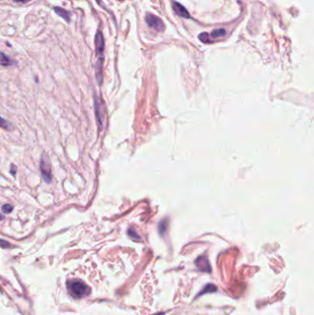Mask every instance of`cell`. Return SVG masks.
Listing matches in <instances>:
<instances>
[{
  "label": "cell",
  "instance_id": "cell-1",
  "mask_svg": "<svg viewBox=\"0 0 314 315\" xmlns=\"http://www.w3.org/2000/svg\"><path fill=\"white\" fill-rule=\"evenodd\" d=\"M68 293L74 298H81L89 295L90 288L89 286L79 279H70L66 282Z\"/></svg>",
  "mask_w": 314,
  "mask_h": 315
},
{
  "label": "cell",
  "instance_id": "cell-2",
  "mask_svg": "<svg viewBox=\"0 0 314 315\" xmlns=\"http://www.w3.org/2000/svg\"><path fill=\"white\" fill-rule=\"evenodd\" d=\"M40 170H41L43 181L46 183H50L52 182V167H51L48 155L45 152H43V155H42L41 163H40Z\"/></svg>",
  "mask_w": 314,
  "mask_h": 315
},
{
  "label": "cell",
  "instance_id": "cell-3",
  "mask_svg": "<svg viewBox=\"0 0 314 315\" xmlns=\"http://www.w3.org/2000/svg\"><path fill=\"white\" fill-rule=\"evenodd\" d=\"M146 22L150 28L156 30L157 32H162L165 28L162 20L153 14H147L146 15Z\"/></svg>",
  "mask_w": 314,
  "mask_h": 315
},
{
  "label": "cell",
  "instance_id": "cell-4",
  "mask_svg": "<svg viewBox=\"0 0 314 315\" xmlns=\"http://www.w3.org/2000/svg\"><path fill=\"white\" fill-rule=\"evenodd\" d=\"M96 53L98 55V61L103 62V51H104V39L100 32H98L95 38Z\"/></svg>",
  "mask_w": 314,
  "mask_h": 315
},
{
  "label": "cell",
  "instance_id": "cell-5",
  "mask_svg": "<svg viewBox=\"0 0 314 315\" xmlns=\"http://www.w3.org/2000/svg\"><path fill=\"white\" fill-rule=\"evenodd\" d=\"M195 265L196 267L198 268V270L202 271V272H205V273H211V266L209 265V261L208 259L204 256V255H201L199 256L198 258L195 260Z\"/></svg>",
  "mask_w": 314,
  "mask_h": 315
},
{
  "label": "cell",
  "instance_id": "cell-6",
  "mask_svg": "<svg viewBox=\"0 0 314 315\" xmlns=\"http://www.w3.org/2000/svg\"><path fill=\"white\" fill-rule=\"evenodd\" d=\"M94 103H95V113H96V118H97V121H98V124H99V130L102 128V110H103V107L100 106V101H99V98L95 95V99H94Z\"/></svg>",
  "mask_w": 314,
  "mask_h": 315
},
{
  "label": "cell",
  "instance_id": "cell-7",
  "mask_svg": "<svg viewBox=\"0 0 314 315\" xmlns=\"http://www.w3.org/2000/svg\"><path fill=\"white\" fill-rule=\"evenodd\" d=\"M173 10H174L179 16L182 17V18H190V15H189L188 11L186 10V8H185L183 6H182L181 4L177 3V2H175V3L173 4Z\"/></svg>",
  "mask_w": 314,
  "mask_h": 315
},
{
  "label": "cell",
  "instance_id": "cell-8",
  "mask_svg": "<svg viewBox=\"0 0 314 315\" xmlns=\"http://www.w3.org/2000/svg\"><path fill=\"white\" fill-rule=\"evenodd\" d=\"M217 290V288H216V287H215V285H213V284H207L205 287H204V288L199 292V294L196 296V298H199V297H201V296H203V295H205V294H206V293H213V292H215Z\"/></svg>",
  "mask_w": 314,
  "mask_h": 315
},
{
  "label": "cell",
  "instance_id": "cell-9",
  "mask_svg": "<svg viewBox=\"0 0 314 315\" xmlns=\"http://www.w3.org/2000/svg\"><path fill=\"white\" fill-rule=\"evenodd\" d=\"M53 10L55 11V13L58 15V16H60L61 18H63L66 21H69L70 20V14H69V12L67 11V10H66V9H64L63 8H60V7H55L54 8H53Z\"/></svg>",
  "mask_w": 314,
  "mask_h": 315
},
{
  "label": "cell",
  "instance_id": "cell-10",
  "mask_svg": "<svg viewBox=\"0 0 314 315\" xmlns=\"http://www.w3.org/2000/svg\"><path fill=\"white\" fill-rule=\"evenodd\" d=\"M15 64V62L13 60H11L10 57H8V55H6L4 53L0 52V65L3 66H11Z\"/></svg>",
  "mask_w": 314,
  "mask_h": 315
},
{
  "label": "cell",
  "instance_id": "cell-11",
  "mask_svg": "<svg viewBox=\"0 0 314 315\" xmlns=\"http://www.w3.org/2000/svg\"><path fill=\"white\" fill-rule=\"evenodd\" d=\"M0 127L3 128V129H5V130H8V131H12L13 130L12 124H10L8 121L5 120L1 116H0Z\"/></svg>",
  "mask_w": 314,
  "mask_h": 315
},
{
  "label": "cell",
  "instance_id": "cell-12",
  "mask_svg": "<svg viewBox=\"0 0 314 315\" xmlns=\"http://www.w3.org/2000/svg\"><path fill=\"white\" fill-rule=\"evenodd\" d=\"M226 34V31L224 29H218V30H214L211 33V37L213 38H217V37H222Z\"/></svg>",
  "mask_w": 314,
  "mask_h": 315
},
{
  "label": "cell",
  "instance_id": "cell-13",
  "mask_svg": "<svg viewBox=\"0 0 314 315\" xmlns=\"http://www.w3.org/2000/svg\"><path fill=\"white\" fill-rule=\"evenodd\" d=\"M1 209H2V211H3L5 214H9V213H11L12 210H13V206L10 205V204H6V205H4V206H2Z\"/></svg>",
  "mask_w": 314,
  "mask_h": 315
},
{
  "label": "cell",
  "instance_id": "cell-14",
  "mask_svg": "<svg viewBox=\"0 0 314 315\" xmlns=\"http://www.w3.org/2000/svg\"><path fill=\"white\" fill-rule=\"evenodd\" d=\"M199 39L202 41V42H204V43H207V42H209V40H208V34L207 33H201L200 35H199Z\"/></svg>",
  "mask_w": 314,
  "mask_h": 315
},
{
  "label": "cell",
  "instance_id": "cell-15",
  "mask_svg": "<svg viewBox=\"0 0 314 315\" xmlns=\"http://www.w3.org/2000/svg\"><path fill=\"white\" fill-rule=\"evenodd\" d=\"M166 224L164 223V222H161L160 224V226H159V232L161 234V235H163L164 233L166 232Z\"/></svg>",
  "mask_w": 314,
  "mask_h": 315
},
{
  "label": "cell",
  "instance_id": "cell-16",
  "mask_svg": "<svg viewBox=\"0 0 314 315\" xmlns=\"http://www.w3.org/2000/svg\"><path fill=\"white\" fill-rule=\"evenodd\" d=\"M0 247H2V248H8V247H10V244H9V242H8V241H6L4 240L0 239Z\"/></svg>",
  "mask_w": 314,
  "mask_h": 315
},
{
  "label": "cell",
  "instance_id": "cell-17",
  "mask_svg": "<svg viewBox=\"0 0 314 315\" xmlns=\"http://www.w3.org/2000/svg\"><path fill=\"white\" fill-rule=\"evenodd\" d=\"M128 235H129L131 238H133L134 240H139V237H138L134 232H133L132 230H128Z\"/></svg>",
  "mask_w": 314,
  "mask_h": 315
},
{
  "label": "cell",
  "instance_id": "cell-18",
  "mask_svg": "<svg viewBox=\"0 0 314 315\" xmlns=\"http://www.w3.org/2000/svg\"><path fill=\"white\" fill-rule=\"evenodd\" d=\"M16 171H17V167L14 165V164H11V166H10V173H11V175L15 176V175H16Z\"/></svg>",
  "mask_w": 314,
  "mask_h": 315
},
{
  "label": "cell",
  "instance_id": "cell-19",
  "mask_svg": "<svg viewBox=\"0 0 314 315\" xmlns=\"http://www.w3.org/2000/svg\"><path fill=\"white\" fill-rule=\"evenodd\" d=\"M15 2H18V3H26V2H29L30 0H14Z\"/></svg>",
  "mask_w": 314,
  "mask_h": 315
},
{
  "label": "cell",
  "instance_id": "cell-20",
  "mask_svg": "<svg viewBox=\"0 0 314 315\" xmlns=\"http://www.w3.org/2000/svg\"><path fill=\"white\" fill-rule=\"evenodd\" d=\"M1 219H4V216L0 214V220H1Z\"/></svg>",
  "mask_w": 314,
  "mask_h": 315
},
{
  "label": "cell",
  "instance_id": "cell-21",
  "mask_svg": "<svg viewBox=\"0 0 314 315\" xmlns=\"http://www.w3.org/2000/svg\"><path fill=\"white\" fill-rule=\"evenodd\" d=\"M164 313L163 312H160V313H156V314H154V315H163Z\"/></svg>",
  "mask_w": 314,
  "mask_h": 315
},
{
  "label": "cell",
  "instance_id": "cell-22",
  "mask_svg": "<svg viewBox=\"0 0 314 315\" xmlns=\"http://www.w3.org/2000/svg\"><path fill=\"white\" fill-rule=\"evenodd\" d=\"M96 1H98V2H99V1H100V0H96Z\"/></svg>",
  "mask_w": 314,
  "mask_h": 315
}]
</instances>
